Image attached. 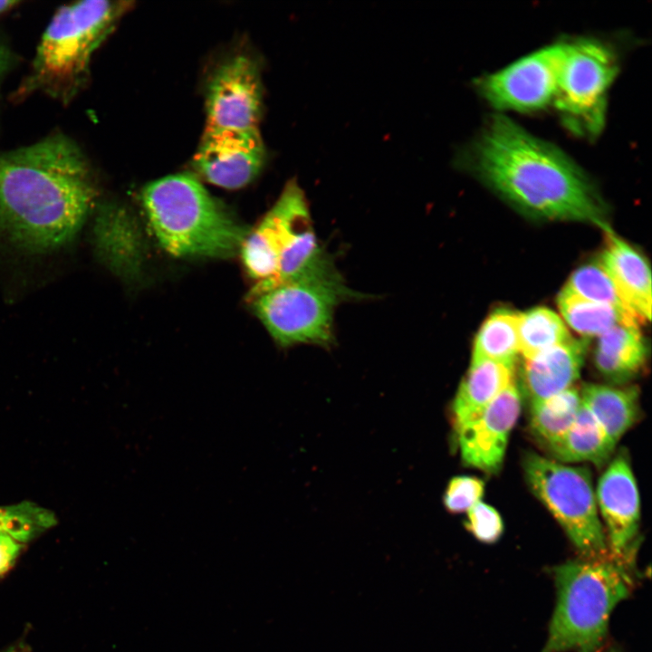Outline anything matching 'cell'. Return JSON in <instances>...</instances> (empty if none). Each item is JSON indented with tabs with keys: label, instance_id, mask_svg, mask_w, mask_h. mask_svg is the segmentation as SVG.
Listing matches in <instances>:
<instances>
[{
	"label": "cell",
	"instance_id": "obj_1",
	"mask_svg": "<svg viewBox=\"0 0 652 652\" xmlns=\"http://www.w3.org/2000/svg\"><path fill=\"white\" fill-rule=\"evenodd\" d=\"M456 163L528 215L609 227L607 206L583 169L504 115L489 117Z\"/></svg>",
	"mask_w": 652,
	"mask_h": 652
},
{
	"label": "cell",
	"instance_id": "obj_2",
	"mask_svg": "<svg viewBox=\"0 0 652 652\" xmlns=\"http://www.w3.org/2000/svg\"><path fill=\"white\" fill-rule=\"evenodd\" d=\"M97 193L78 145L56 133L0 156V235L29 253L72 241Z\"/></svg>",
	"mask_w": 652,
	"mask_h": 652
},
{
	"label": "cell",
	"instance_id": "obj_3",
	"mask_svg": "<svg viewBox=\"0 0 652 652\" xmlns=\"http://www.w3.org/2000/svg\"><path fill=\"white\" fill-rule=\"evenodd\" d=\"M141 200L160 245L178 257L226 258L248 234L194 177L177 174L147 185Z\"/></svg>",
	"mask_w": 652,
	"mask_h": 652
},
{
	"label": "cell",
	"instance_id": "obj_4",
	"mask_svg": "<svg viewBox=\"0 0 652 652\" xmlns=\"http://www.w3.org/2000/svg\"><path fill=\"white\" fill-rule=\"evenodd\" d=\"M629 570L611 555L555 567L556 605L541 652H599L613 609L630 594Z\"/></svg>",
	"mask_w": 652,
	"mask_h": 652
},
{
	"label": "cell",
	"instance_id": "obj_5",
	"mask_svg": "<svg viewBox=\"0 0 652 652\" xmlns=\"http://www.w3.org/2000/svg\"><path fill=\"white\" fill-rule=\"evenodd\" d=\"M130 5L89 0L61 7L42 36L24 91L39 90L70 101L86 82L94 51Z\"/></svg>",
	"mask_w": 652,
	"mask_h": 652
},
{
	"label": "cell",
	"instance_id": "obj_6",
	"mask_svg": "<svg viewBox=\"0 0 652 652\" xmlns=\"http://www.w3.org/2000/svg\"><path fill=\"white\" fill-rule=\"evenodd\" d=\"M361 296L348 288L342 277L312 278L275 286L250 301L256 316L282 347H329L334 341L336 307Z\"/></svg>",
	"mask_w": 652,
	"mask_h": 652
},
{
	"label": "cell",
	"instance_id": "obj_7",
	"mask_svg": "<svg viewBox=\"0 0 652 652\" xmlns=\"http://www.w3.org/2000/svg\"><path fill=\"white\" fill-rule=\"evenodd\" d=\"M523 468L532 492L555 517L583 558L609 555L590 472L531 452L524 455Z\"/></svg>",
	"mask_w": 652,
	"mask_h": 652
},
{
	"label": "cell",
	"instance_id": "obj_8",
	"mask_svg": "<svg viewBox=\"0 0 652 652\" xmlns=\"http://www.w3.org/2000/svg\"><path fill=\"white\" fill-rule=\"evenodd\" d=\"M618 66L614 51L599 40L579 38L563 42L552 104L571 132L588 139L600 134L609 89Z\"/></svg>",
	"mask_w": 652,
	"mask_h": 652
},
{
	"label": "cell",
	"instance_id": "obj_9",
	"mask_svg": "<svg viewBox=\"0 0 652 652\" xmlns=\"http://www.w3.org/2000/svg\"><path fill=\"white\" fill-rule=\"evenodd\" d=\"M563 43L542 47L503 69L479 78L484 99L501 110L535 112L553 103Z\"/></svg>",
	"mask_w": 652,
	"mask_h": 652
},
{
	"label": "cell",
	"instance_id": "obj_10",
	"mask_svg": "<svg viewBox=\"0 0 652 652\" xmlns=\"http://www.w3.org/2000/svg\"><path fill=\"white\" fill-rule=\"evenodd\" d=\"M263 93L260 72L250 57L237 54L213 73L206 91V129L259 130Z\"/></svg>",
	"mask_w": 652,
	"mask_h": 652
},
{
	"label": "cell",
	"instance_id": "obj_11",
	"mask_svg": "<svg viewBox=\"0 0 652 652\" xmlns=\"http://www.w3.org/2000/svg\"><path fill=\"white\" fill-rule=\"evenodd\" d=\"M312 224L304 192L297 181H288L273 206L242 244V260L249 276L256 283L272 280L285 247Z\"/></svg>",
	"mask_w": 652,
	"mask_h": 652
},
{
	"label": "cell",
	"instance_id": "obj_12",
	"mask_svg": "<svg viewBox=\"0 0 652 652\" xmlns=\"http://www.w3.org/2000/svg\"><path fill=\"white\" fill-rule=\"evenodd\" d=\"M265 160L260 130L204 129L193 167L209 183L227 189L241 188L261 171Z\"/></svg>",
	"mask_w": 652,
	"mask_h": 652
},
{
	"label": "cell",
	"instance_id": "obj_13",
	"mask_svg": "<svg viewBox=\"0 0 652 652\" xmlns=\"http://www.w3.org/2000/svg\"><path fill=\"white\" fill-rule=\"evenodd\" d=\"M520 411L521 395L513 382L475 418L455 430L463 462L489 474L497 473Z\"/></svg>",
	"mask_w": 652,
	"mask_h": 652
},
{
	"label": "cell",
	"instance_id": "obj_14",
	"mask_svg": "<svg viewBox=\"0 0 652 652\" xmlns=\"http://www.w3.org/2000/svg\"><path fill=\"white\" fill-rule=\"evenodd\" d=\"M597 501L607 527L611 556L630 567L636 551L640 507L635 477L623 452L601 475Z\"/></svg>",
	"mask_w": 652,
	"mask_h": 652
},
{
	"label": "cell",
	"instance_id": "obj_15",
	"mask_svg": "<svg viewBox=\"0 0 652 652\" xmlns=\"http://www.w3.org/2000/svg\"><path fill=\"white\" fill-rule=\"evenodd\" d=\"M586 343L573 339L523 359V389L530 403L543 400L570 388L583 363Z\"/></svg>",
	"mask_w": 652,
	"mask_h": 652
},
{
	"label": "cell",
	"instance_id": "obj_16",
	"mask_svg": "<svg viewBox=\"0 0 652 652\" xmlns=\"http://www.w3.org/2000/svg\"><path fill=\"white\" fill-rule=\"evenodd\" d=\"M599 261L630 308L646 322L651 318L649 265L636 248L618 237L610 227Z\"/></svg>",
	"mask_w": 652,
	"mask_h": 652
},
{
	"label": "cell",
	"instance_id": "obj_17",
	"mask_svg": "<svg viewBox=\"0 0 652 652\" xmlns=\"http://www.w3.org/2000/svg\"><path fill=\"white\" fill-rule=\"evenodd\" d=\"M513 382V365L489 360H471L452 404L455 429L475 418Z\"/></svg>",
	"mask_w": 652,
	"mask_h": 652
},
{
	"label": "cell",
	"instance_id": "obj_18",
	"mask_svg": "<svg viewBox=\"0 0 652 652\" xmlns=\"http://www.w3.org/2000/svg\"><path fill=\"white\" fill-rule=\"evenodd\" d=\"M647 356L640 328L619 324L599 336L594 364L605 379L620 384L629 381L643 369Z\"/></svg>",
	"mask_w": 652,
	"mask_h": 652
},
{
	"label": "cell",
	"instance_id": "obj_19",
	"mask_svg": "<svg viewBox=\"0 0 652 652\" xmlns=\"http://www.w3.org/2000/svg\"><path fill=\"white\" fill-rule=\"evenodd\" d=\"M615 443L582 403L570 427L546 447L558 460L563 462H592L605 464L613 453Z\"/></svg>",
	"mask_w": 652,
	"mask_h": 652
},
{
	"label": "cell",
	"instance_id": "obj_20",
	"mask_svg": "<svg viewBox=\"0 0 652 652\" xmlns=\"http://www.w3.org/2000/svg\"><path fill=\"white\" fill-rule=\"evenodd\" d=\"M580 397L609 437L616 444L634 424L638 414L637 387L617 388L586 384Z\"/></svg>",
	"mask_w": 652,
	"mask_h": 652
},
{
	"label": "cell",
	"instance_id": "obj_21",
	"mask_svg": "<svg viewBox=\"0 0 652 652\" xmlns=\"http://www.w3.org/2000/svg\"><path fill=\"white\" fill-rule=\"evenodd\" d=\"M519 313L506 308L493 312L481 325L471 360H489L515 365L519 348Z\"/></svg>",
	"mask_w": 652,
	"mask_h": 652
},
{
	"label": "cell",
	"instance_id": "obj_22",
	"mask_svg": "<svg viewBox=\"0 0 652 652\" xmlns=\"http://www.w3.org/2000/svg\"><path fill=\"white\" fill-rule=\"evenodd\" d=\"M557 302L566 322L586 337H599L619 324L639 328L642 325L610 305L583 299L564 288L559 293Z\"/></svg>",
	"mask_w": 652,
	"mask_h": 652
},
{
	"label": "cell",
	"instance_id": "obj_23",
	"mask_svg": "<svg viewBox=\"0 0 652 652\" xmlns=\"http://www.w3.org/2000/svg\"><path fill=\"white\" fill-rule=\"evenodd\" d=\"M581 404L580 392L573 387L543 400L531 403V431L538 441L547 446L570 427Z\"/></svg>",
	"mask_w": 652,
	"mask_h": 652
},
{
	"label": "cell",
	"instance_id": "obj_24",
	"mask_svg": "<svg viewBox=\"0 0 652 652\" xmlns=\"http://www.w3.org/2000/svg\"><path fill=\"white\" fill-rule=\"evenodd\" d=\"M518 336L523 359H530L572 339L561 317L546 307H535L519 313Z\"/></svg>",
	"mask_w": 652,
	"mask_h": 652
},
{
	"label": "cell",
	"instance_id": "obj_25",
	"mask_svg": "<svg viewBox=\"0 0 652 652\" xmlns=\"http://www.w3.org/2000/svg\"><path fill=\"white\" fill-rule=\"evenodd\" d=\"M564 289L583 299L610 305L641 324L645 323L626 302L599 261L586 264L576 269L569 278Z\"/></svg>",
	"mask_w": 652,
	"mask_h": 652
},
{
	"label": "cell",
	"instance_id": "obj_26",
	"mask_svg": "<svg viewBox=\"0 0 652 652\" xmlns=\"http://www.w3.org/2000/svg\"><path fill=\"white\" fill-rule=\"evenodd\" d=\"M54 513L33 502L0 506V534H6L19 542H27L53 527Z\"/></svg>",
	"mask_w": 652,
	"mask_h": 652
},
{
	"label": "cell",
	"instance_id": "obj_27",
	"mask_svg": "<svg viewBox=\"0 0 652 652\" xmlns=\"http://www.w3.org/2000/svg\"><path fill=\"white\" fill-rule=\"evenodd\" d=\"M484 491V484L477 477L457 475L453 477L443 495L445 508L453 514L468 512L480 502Z\"/></svg>",
	"mask_w": 652,
	"mask_h": 652
},
{
	"label": "cell",
	"instance_id": "obj_28",
	"mask_svg": "<svg viewBox=\"0 0 652 652\" xmlns=\"http://www.w3.org/2000/svg\"><path fill=\"white\" fill-rule=\"evenodd\" d=\"M465 526L475 538L484 543L497 542L503 532V523L499 513L481 501L467 512Z\"/></svg>",
	"mask_w": 652,
	"mask_h": 652
},
{
	"label": "cell",
	"instance_id": "obj_29",
	"mask_svg": "<svg viewBox=\"0 0 652 652\" xmlns=\"http://www.w3.org/2000/svg\"><path fill=\"white\" fill-rule=\"evenodd\" d=\"M21 548V542L9 535L0 534V574L6 572L14 565Z\"/></svg>",
	"mask_w": 652,
	"mask_h": 652
},
{
	"label": "cell",
	"instance_id": "obj_30",
	"mask_svg": "<svg viewBox=\"0 0 652 652\" xmlns=\"http://www.w3.org/2000/svg\"><path fill=\"white\" fill-rule=\"evenodd\" d=\"M12 52L0 42V82L14 64Z\"/></svg>",
	"mask_w": 652,
	"mask_h": 652
},
{
	"label": "cell",
	"instance_id": "obj_31",
	"mask_svg": "<svg viewBox=\"0 0 652 652\" xmlns=\"http://www.w3.org/2000/svg\"><path fill=\"white\" fill-rule=\"evenodd\" d=\"M17 4H19L18 1H13V0H0V14L6 13L10 9L14 8Z\"/></svg>",
	"mask_w": 652,
	"mask_h": 652
}]
</instances>
